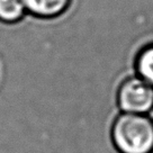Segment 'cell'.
Wrapping results in <instances>:
<instances>
[{"instance_id": "1", "label": "cell", "mask_w": 153, "mask_h": 153, "mask_svg": "<svg viewBox=\"0 0 153 153\" xmlns=\"http://www.w3.org/2000/svg\"><path fill=\"white\" fill-rule=\"evenodd\" d=\"M110 139L117 153H153V118L122 113L113 122Z\"/></svg>"}, {"instance_id": "2", "label": "cell", "mask_w": 153, "mask_h": 153, "mask_svg": "<svg viewBox=\"0 0 153 153\" xmlns=\"http://www.w3.org/2000/svg\"><path fill=\"white\" fill-rule=\"evenodd\" d=\"M117 104L122 113L148 114L153 109V87L137 76L126 78L117 89Z\"/></svg>"}, {"instance_id": "3", "label": "cell", "mask_w": 153, "mask_h": 153, "mask_svg": "<svg viewBox=\"0 0 153 153\" xmlns=\"http://www.w3.org/2000/svg\"><path fill=\"white\" fill-rule=\"evenodd\" d=\"M73 0H24L27 13L41 19L62 16L71 7Z\"/></svg>"}, {"instance_id": "4", "label": "cell", "mask_w": 153, "mask_h": 153, "mask_svg": "<svg viewBox=\"0 0 153 153\" xmlns=\"http://www.w3.org/2000/svg\"><path fill=\"white\" fill-rule=\"evenodd\" d=\"M135 70L137 76L153 87V44H148L139 51L135 57Z\"/></svg>"}, {"instance_id": "5", "label": "cell", "mask_w": 153, "mask_h": 153, "mask_svg": "<svg viewBox=\"0 0 153 153\" xmlns=\"http://www.w3.org/2000/svg\"><path fill=\"white\" fill-rule=\"evenodd\" d=\"M27 13L24 0H0V22L5 24H16Z\"/></svg>"}]
</instances>
